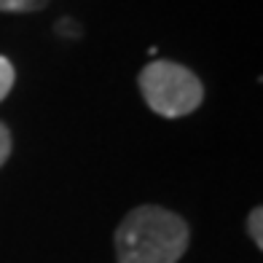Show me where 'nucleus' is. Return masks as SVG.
I'll return each instance as SVG.
<instances>
[{"instance_id": "obj_1", "label": "nucleus", "mask_w": 263, "mask_h": 263, "mask_svg": "<svg viewBox=\"0 0 263 263\" xmlns=\"http://www.w3.org/2000/svg\"><path fill=\"white\" fill-rule=\"evenodd\" d=\"M188 247V223L164 207H135L118 223V263H177Z\"/></svg>"}, {"instance_id": "obj_2", "label": "nucleus", "mask_w": 263, "mask_h": 263, "mask_svg": "<svg viewBox=\"0 0 263 263\" xmlns=\"http://www.w3.org/2000/svg\"><path fill=\"white\" fill-rule=\"evenodd\" d=\"M140 91L151 110L166 118H180L194 113L204 100L201 81L188 67L170 62V59H156V62L142 67Z\"/></svg>"}, {"instance_id": "obj_3", "label": "nucleus", "mask_w": 263, "mask_h": 263, "mask_svg": "<svg viewBox=\"0 0 263 263\" xmlns=\"http://www.w3.org/2000/svg\"><path fill=\"white\" fill-rule=\"evenodd\" d=\"M11 86H14V65L6 57H0V102L8 97Z\"/></svg>"}, {"instance_id": "obj_4", "label": "nucleus", "mask_w": 263, "mask_h": 263, "mask_svg": "<svg viewBox=\"0 0 263 263\" xmlns=\"http://www.w3.org/2000/svg\"><path fill=\"white\" fill-rule=\"evenodd\" d=\"M49 0H0V11H38Z\"/></svg>"}, {"instance_id": "obj_5", "label": "nucleus", "mask_w": 263, "mask_h": 263, "mask_svg": "<svg viewBox=\"0 0 263 263\" xmlns=\"http://www.w3.org/2000/svg\"><path fill=\"white\" fill-rule=\"evenodd\" d=\"M247 229H250V236L258 247H263V210L255 207L250 212V220H247Z\"/></svg>"}, {"instance_id": "obj_6", "label": "nucleus", "mask_w": 263, "mask_h": 263, "mask_svg": "<svg viewBox=\"0 0 263 263\" xmlns=\"http://www.w3.org/2000/svg\"><path fill=\"white\" fill-rule=\"evenodd\" d=\"M8 156H11V132L3 121H0V166L6 164Z\"/></svg>"}, {"instance_id": "obj_7", "label": "nucleus", "mask_w": 263, "mask_h": 263, "mask_svg": "<svg viewBox=\"0 0 263 263\" xmlns=\"http://www.w3.org/2000/svg\"><path fill=\"white\" fill-rule=\"evenodd\" d=\"M57 32H62V35H78V25H73L70 19H65V22H59V25H57Z\"/></svg>"}]
</instances>
